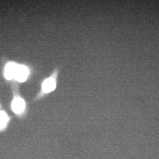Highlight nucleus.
Wrapping results in <instances>:
<instances>
[{"instance_id": "f03ea898", "label": "nucleus", "mask_w": 159, "mask_h": 159, "mask_svg": "<svg viewBox=\"0 0 159 159\" xmlns=\"http://www.w3.org/2000/svg\"><path fill=\"white\" fill-rule=\"evenodd\" d=\"M25 101L20 97H16L13 99L11 104V108L14 112L16 114H20L25 110Z\"/></svg>"}, {"instance_id": "20e7f679", "label": "nucleus", "mask_w": 159, "mask_h": 159, "mask_svg": "<svg viewBox=\"0 0 159 159\" xmlns=\"http://www.w3.org/2000/svg\"><path fill=\"white\" fill-rule=\"evenodd\" d=\"M56 80L53 77H50L46 79L43 83V91L45 93H48L54 91L56 88Z\"/></svg>"}, {"instance_id": "7ed1b4c3", "label": "nucleus", "mask_w": 159, "mask_h": 159, "mask_svg": "<svg viewBox=\"0 0 159 159\" xmlns=\"http://www.w3.org/2000/svg\"><path fill=\"white\" fill-rule=\"evenodd\" d=\"M18 65L14 62L7 64L5 68V76L7 80L14 79Z\"/></svg>"}, {"instance_id": "39448f33", "label": "nucleus", "mask_w": 159, "mask_h": 159, "mask_svg": "<svg viewBox=\"0 0 159 159\" xmlns=\"http://www.w3.org/2000/svg\"><path fill=\"white\" fill-rule=\"evenodd\" d=\"M9 120L7 114L5 112L0 111V129H3L6 127Z\"/></svg>"}, {"instance_id": "f257e3e1", "label": "nucleus", "mask_w": 159, "mask_h": 159, "mask_svg": "<svg viewBox=\"0 0 159 159\" xmlns=\"http://www.w3.org/2000/svg\"><path fill=\"white\" fill-rule=\"evenodd\" d=\"M29 75V70L26 66L23 65H18L15 79L20 82L25 81Z\"/></svg>"}]
</instances>
